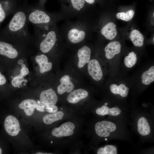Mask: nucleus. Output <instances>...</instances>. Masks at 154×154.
Returning <instances> with one entry per match:
<instances>
[{"label":"nucleus","mask_w":154,"mask_h":154,"mask_svg":"<svg viewBox=\"0 0 154 154\" xmlns=\"http://www.w3.org/2000/svg\"><path fill=\"white\" fill-rule=\"evenodd\" d=\"M27 6H18L2 36L15 43H25L34 39L28 30Z\"/></svg>","instance_id":"obj_1"},{"label":"nucleus","mask_w":154,"mask_h":154,"mask_svg":"<svg viewBox=\"0 0 154 154\" xmlns=\"http://www.w3.org/2000/svg\"><path fill=\"white\" fill-rule=\"evenodd\" d=\"M27 16L28 23L34 27L48 25L53 21V17L37 5H27Z\"/></svg>","instance_id":"obj_2"},{"label":"nucleus","mask_w":154,"mask_h":154,"mask_svg":"<svg viewBox=\"0 0 154 154\" xmlns=\"http://www.w3.org/2000/svg\"><path fill=\"white\" fill-rule=\"evenodd\" d=\"M116 128V126L114 123L107 121L99 122L96 123L95 126L96 134L100 137L109 136L110 132L114 131Z\"/></svg>","instance_id":"obj_3"},{"label":"nucleus","mask_w":154,"mask_h":154,"mask_svg":"<svg viewBox=\"0 0 154 154\" xmlns=\"http://www.w3.org/2000/svg\"><path fill=\"white\" fill-rule=\"evenodd\" d=\"M17 0H6L0 2V23L7 15L13 14L17 7Z\"/></svg>","instance_id":"obj_4"},{"label":"nucleus","mask_w":154,"mask_h":154,"mask_svg":"<svg viewBox=\"0 0 154 154\" xmlns=\"http://www.w3.org/2000/svg\"><path fill=\"white\" fill-rule=\"evenodd\" d=\"M4 127L7 133L11 136L17 135L20 131L19 121L15 117L12 115L8 116L5 118Z\"/></svg>","instance_id":"obj_5"},{"label":"nucleus","mask_w":154,"mask_h":154,"mask_svg":"<svg viewBox=\"0 0 154 154\" xmlns=\"http://www.w3.org/2000/svg\"><path fill=\"white\" fill-rule=\"evenodd\" d=\"M75 127L74 124L70 122H67L62 124L60 126L53 129L52 134L57 138L70 136L74 133Z\"/></svg>","instance_id":"obj_6"},{"label":"nucleus","mask_w":154,"mask_h":154,"mask_svg":"<svg viewBox=\"0 0 154 154\" xmlns=\"http://www.w3.org/2000/svg\"><path fill=\"white\" fill-rule=\"evenodd\" d=\"M88 69L89 75L94 80L98 81L102 78V70L99 62L96 59L90 60L88 63Z\"/></svg>","instance_id":"obj_7"},{"label":"nucleus","mask_w":154,"mask_h":154,"mask_svg":"<svg viewBox=\"0 0 154 154\" xmlns=\"http://www.w3.org/2000/svg\"><path fill=\"white\" fill-rule=\"evenodd\" d=\"M19 52L15 47L10 43L0 41V55L13 59L18 56Z\"/></svg>","instance_id":"obj_8"},{"label":"nucleus","mask_w":154,"mask_h":154,"mask_svg":"<svg viewBox=\"0 0 154 154\" xmlns=\"http://www.w3.org/2000/svg\"><path fill=\"white\" fill-rule=\"evenodd\" d=\"M58 100L56 93L51 88L42 91L40 95V101L44 104L55 105Z\"/></svg>","instance_id":"obj_9"},{"label":"nucleus","mask_w":154,"mask_h":154,"mask_svg":"<svg viewBox=\"0 0 154 154\" xmlns=\"http://www.w3.org/2000/svg\"><path fill=\"white\" fill-rule=\"evenodd\" d=\"M60 84L57 87V92L60 94H62L65 92L70 93L74 89V86L70 80V77L68 75L63 76L60 79Z\"/></svg>","instance_id":"obj_10"},{"label":"nucleus","mask_w":154,"mask_h":154,"mask_svg":"<svg viewBox=\"0 0 154 154\" xmlns=\"http://www.w3.org/2000/svg\"><path fill=\"white\" fill-rule=\"evenodd\" d=\"M91 50L86 46L79 49L77 55L79 59L78 66L80 68L84 67L86 64L89 62L91 57Z\"/></svg>","instance_id":"obj_11"},{"label":"nucleus","mask_w":154,"mask_h":154,"mask_svg":"<svg viewBox=\"0 0 154 154\" xmlns=\"http://www.w3.org/2000/svg\"><path fill=\"white\" fill-rule=\"evenodd\" d=\"M121 49V45L118 41L110 42L105 47L104 50L105 56L108 59H112L115 55L120 53Z\"/></svg>","instance_id":"obj_12"},{"label":"nucleus","mask_w":154,"mask_h":154,"mask_svg":"<svg viewBox=\"0 0 154 154\" xmlns=\"http://www.w3.org/2000/svg\"><path fill=\"white\" fill-rule=\"evenodd\" d=\"M88 95V93L86 90L78 89L71 92L67 96V100L70 103L76 104L86 98Z\"/></svg>","instance_id":"obj_13"},{"label":"nucleus","mask_w":154,"mask_h":154,"mask_svg":"<svg viewBox=\"0 0 154 154\" xmlns=\"http://www.w3.org/2000/svg\"><path fill=\"white\" fill-rule=\"evenodd\" d=\"M116 25L110 22L105 25L102 29L101 33L106 38L112 40L116 36L117 34L116 28Z\"/></svg>","instance_id":"obj_14"},{"label":"nucleus","mask_w":154,"mask_h":154,"mask_svg":"<svg viewBox=\"0 0 154 154\" xmlns=\"http://www.w3.org/2000/svg\"><path fill=\"white\" fill-rule=\"evenodd\" d=\"M85 36L84 31L76 28L70 30L67 35L69 41L73 43H78L82 41L84 39Z\"/></svg>","instance_id":"obj_15"},{"label":"nucleus","mask_w":154,"mask_h":154,"mask_svg":"<svg viewBox=\"0 0 154 154\" xmlns=\"http://www.w3.org/2000/svg\"><path fill=\"white\" fill-rule=\"evenodd\" d=\"M35 59L39 66L40 73H43L48 71L51 69L52 63L48 62V58L45 55H37L35 57Z\"/></svg>","instance_id":"obj_16"},{"label":"nucleus","mask_w":154,"mask_h":154,"mask_svg":"<svg viewBox=\"0 0 154 154\" xmlns=\"http://www.w3.org/2000/svg\"><path fill=\"white\" fill-rule=\"evenodd\" d=\"M135 46L141 47L144 44V37L142 34L137 29H133L131 32L129 37Z\"/></svg>","instance_id":"obj_17"},{"label":"nucleus","mask_w":154,"mask_h":154,"mask_svg":"<svg viewBox=\"0 0 154 154\" xmlns=\"http://www.w3.org/2000/svg\"><path fill=\"white\" fill-rule=\"evenodd\" d=\"M138 131L140 134L145 136L149 135L151 131L150 126L146 118L140 117L137 122Z\"/></svg>","instance_id":"obj_18"},{"label":"nucleus","mask_w":154,"mask_h":154,"mask_svg":"<svg viewBox=\"0 0 154 154\" xmlns=\"http://www.w3.org/2000/svg\"><path fill=\"white\" fill-rule=\"evenodd\" d=\"M110 88L113 94H119L123 97L127 96L129 90L128 88L123 84L118 86L115 84H112L110 86Z\"/></svg>","instance_id":"obj_19"},{"label":"nucleus","mask_w":154,"mask_h":154,"mask_svg":"<svg viewBox=\"0 0 154 154\" xmlns=\"http://www.w3.org/2000/svg\"><path fill=\"white\" fill-rule=\"evenodd\" d=\"M64 116L63 112L61 111L56 112L53 114L46 115L42 118L44 123L50 124L53 122L62 119Z\"/></svg>","instance_id":"obj_20"},{"label":"nucleus","mask_w":154,"mask_h":154,"mask_svg":"<svg viewBox=\"0 0 154 154\" xmlns=\"http://www.w3.org/2000/svg\"><path fill=\"white\" fill-rule=\"evenodd\" d=\"M141 78L142 83L148 85L154 81V66H152L142 74Z\"/></svg>","instance_id":"obj_21"},{"label":"nucleus","mask_w":154,"mask_h":154,"mask_svg":"<svg viewBox=\"0 0 154 154\" xmlns=\"http://www.w3.org/2000/svg\"><path fill=\"white\" fill-rule=\"evenodd\" d=\"M37 110L40 112H47L53 113L58 111V108L55 105L46 104L38 101L36 106Z\"/></svg>","instance_id":"obj_22"},{"label":"nucleus","mask_w":154,"mask_h":154,"mask_svg":"<svg viewBox=\"0 0 154 154\" xmlns=\"http://www.w3.org/2000/svg\"><path fill=\"white\" fill-rule=\"evenodd\" d=\"M137 61L136 54L134 52H131L127 56L125 57L124 63L126 67L131 68L135 64Z\"/></svg>","instance_id":"obj_23"},{"label":"nucleus","mask_w":154,"mask_h":154,"mask_svg":"<svg viewBox=\"0 0 154 154\" xmlns=\"http://www.w3.org/2000/svg\"><path fill=\"white\" fill-rule=\"evenodd\" d=\"M135 12L133 10H130L126 12H121L116 15L117 18L119 19L128 21L133 18Z\"/></svg>","instance_id":"obj_24"},{"label":"nucleus","mask_w":154,"mask_h":154,"mask_svg":"<svg viewBox=\"0 0 154 154\" xmlns=\"http://www.w3.org/2000/svg\"><path fill=\"white\" fill-rule=\"evenodd\" d=\"M98 154H116L117 151L116 147L112 145H109L104 147L100 148L97 153Z\"/></svg>","instance_id":"obj_25"},{"label":"nucleus","mask_w":154,"mask_h":154,"mask_svg":"<svg viewBox=\"0 0 154 154\" xmlns=\"http://www.w3.org/2000/svg\"><path fill=\"white\" fill-rule=\"evenodd\" d=\"M37 103L33 99H28L22 101L19 105V108L22 109L29 108L33 107H36Z\"/></svg>","instance_id":"obj_26"},{"label":"nucleus","mask_w":154,"mask_h":154,"mask_svg":"<svg viewBox=\"0 0 154 154\" xmlns=\"http://www.w3.org/2000/svg\"><path fill=\"white\" fill-rule=\"evenodd\" d=\"M73 8L77 11H80L83 8L85 1L84 0H70Z\"/></svg>","instance_id":"obj_27"},{"label":"nucleus","mask_w":154,"mask_h":154,"mask_svg":"<svg viewBox=\"0 0 154 154\" xmlns=\"http://www.w3.org/2000/svg\"><path fill=\"white\" fill-rule=\"evenodd\" d=\"M24 80L23 76L20 74L15 76L13 78L11 81V84L13 87H17L20 86Z\"/></svg>","instance_id":"obj_28"},{"label":"nucleus","mask_w":154,"mask_h":154,"mask_svg":"<svg viewBox=\"0 0 154 154\" xmlns=\"http://www.w3.org/2000/svg\"><path fill=\"white\" fill-rule=\"evenodd\" d=\"M109 109L106 105H103L101 108H98L96 110V113L98 115L104 116L109 114Z\"/></svg>","instance_id":"obj_29"},{"label":"nucleus","mask_w":154,"mask_h":154,"mask_svg":"<svg viewBox=\"0 0 154 154\" xmlns=\"http://www.w3.org/2000/svg\"><path fill=\"white\" fill-rule=\"evenodd\" d=\"M109 114L116 116L119 115L121 112V110L117 107H113L109 109Z\"/></svg>","instance_id":"obj_30"},{"label":"nucleus","mask_w":154,"mask_h":154,"mask_svg":"<svg viewBox=\"0 0 154 154\" xmlns=\"http://www.w3.org/2000/svg\"><path fill=\"white\" fill-rule=\"evenodd\" d=\"M36 108V107H33L29 108H25L24 109V111L27 116H30L33 114Z\"/></svg>","instance_id":"obj_31"},{"label":"nucleus","mask_w":154,"mask_h":154,"mask_svg":"<svg viewBox=\"0 0 154 154\" xmlns=\"http://www.w3.org/2000/svg\"><path fill=\"white\" fill-rule=\"evenodd\" d=\"M29 73V70L28 68L27 67H24L22 68L20 71V75L24 76H25Z\"/></svg>","instance_id":"obj_32"},{"label":"nucleus","mask_w":154,"mask_h":154,"mask_svg":"<svg viewBox=\"0 0 154 154\" xmlns=\"http://www.w3.org/2000/svg\"><path fill=\"white\" fill-rule=\"evenodd\" d=\"M6 82L5 77L0 72V85L4 84Z\"/></svg>","instance_id":"obj_33"},{"label":"nucleus","mask_w":154,"mask_h":154,"mask_svg":"<svg viewBox=\"0 0 154 154\" xmlns=\"http://www.w3.org/2000/svg\"><path fill=\"white\" fill-rule=\"evenodd\" d=\"M85 2L90 4H92L94 3L95 2V0H84Z\"/></svg>","instance_id":"obj_34"},{"label":"nucleus","mask_w":154,"mask_h":154,"mask_svg":"<svg viewBox=\"0 0 154 154\" xmlns=\"http://www.w3.org/2000/svg\"><path fill=\"white\" fill-rule=\"evenodd\" d=\"M43 0H40L39 1V3L37 5L38 6L41 8H42V3L43 2Z\"/></svg>","instance_id":"obj_35"},{"label":"nucleus","mask_w":154,"mask_h":154,"mask_svg":"<svg viewBox=\"0 0 154 154\" xmlns=\"http://www.w3.org/2000/svg\"><path fill=\"white\" fill-rule=\"evenodd\" d=\"M23 61L22 60L20 59L18 61V63L19 64H22L23 63Z\"/></svg>","instance_id":"obj_36"},{"label":"nucleus","mask_w":154,"mask_h":154,"mask_svg":"<svg viewBox=\"0 0 154 154\" xmlns=\"http://www.w3.org/2000/svg\"><path fill=\"white\" fill-rule=\"evenodd\" d=\"M36 154H50V153H43L41 152H38Z\"/></svg>","instance_id":"obj_37"},{"label":"nucleus","mask_w":154,"mask_h":154,"mask_svg":"<svg viewBox=\"0 0 154 154\" xmlns=\"http://www.w3.org/2000/svg\"><path fill=\"white\" fill-rule=\"evenodd\" d=\"M21 67L22 68L25 67H26V66L25 64H22Z\"/></svg>","instance_id":"obj_38"},{"label":"nucleus","mask_w":154,"mask_h":154,"mask_svg":"<svg viewBox=\"0 0 154 154\" xmlns=\"http://www.w3.org/2000/svg\"><path fill=\"white\" fill-rule=\"evenodd\" d=\"M2 151L1 148L0 147V154H2Z\"/></svg>","instance_id":"obj_39"},{"label":"nucleus","mask_w":154,"mask_h":154,"mask_svg":"<svg viewBox=\"0 0 154 154\" xmlns=\"http://www.w3.org/2000/svg\"><path fill=\"white\" fill-rule=\"evenodd\" d=\"M108 104V103H105V105H107Z\"/></svg>","instance_id":"obj_40"},{"label":"nucleus","mask_w":154,"mask_h":154,"mask_svg":"<svg viewBox=\"0 0 154 154\" xmlns=\"http://www.w3.org/2000/svg\"><path fill=\"white\" fill-rule=\"evenodd\" d=\"M105 140H106V141H107V139L106 138V139H105Z\"/></svg>","instance_id":"obj_41"}]
</instances>
